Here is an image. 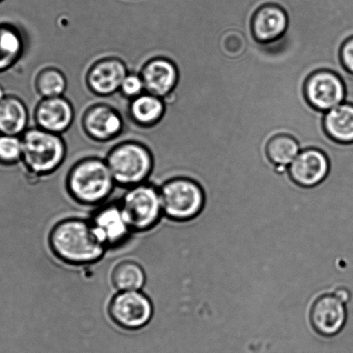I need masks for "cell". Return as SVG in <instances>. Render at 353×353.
<instances>
[{
	"label": "cell",
	"mask_w": 353,
	"mask_h": 353,
	"mask_svg": "<svg viewBox=\"0 0 353 353\" xmlns=\"http://www.w3.org/2000/svg\"><path fill=\"white\" fill-rule=\"evenodd\" d=\"M48 245L59 261L76 268L96 264L108 251L97 237L90 220L81 217L64 218L54 224Z\"/></svg>",
	"instance_id": "6da1fadb"
},
{
	"label": "cell",
	"mask_w": 353,
	"mask_h": 353,
	"mask_svg": "<svg viewBox=\"0 0 353 353\" xmlns=\"http://www.w3.org/2000/svg\"><path fill=\"white\" fill-rule=\"evenodd\" d=\"M116 185L106 160L99 158L79 161L70 169L66 179L69 196L88 207L97 208L108 202Z\"/></svg>",
	"instance_id": "7a4b0ae2"
},
{
	"label": "cell",
	"mask_w": 353,
	"mask_h": 353,
	"mask_svg": "<svg viewBox=\"0 0 353 353\" xmlns=\"http://www.w3.org/2000/svg\"><path fill=\"white\" fill-rule=\"evenodd\" d=\"M24 167L30 174L44 176L53 174L64 163L67 148L60 134L40 128L28 129L22 136Z\"/></svg>",
	"instance_id": "3957f363"
},
{
	"label": "cell",
	"mask_w": 353,
	"mask_h": 353,
	"mask_svg": "<svg viewBox=\"0 0 353 353\" xmlns=\"http://www.w3.org/2000/svg\"><path fill=\"white\" fill-rule=\"evenodd\" d=\"M160 196L164 217L185 223L198 216L205 204V190L195 179L173 176L161 186Z\"/></svg>",
	"instance_id": "277c9868"
},
{
	"label": "cell",
	"mask_w": 353,
	"mask_h": 353,
	"mask_svg": "<svg viewBox=\"0 0 353 353\" xmlns=\"http://www.w3.org/2000/svg\"><path fill=\"white\" fill-rule=\"evenodd\" d=\"M106 162L116 185L130 188L148 181L154 168L151 152L136 141H126L114 147Z\"/></svg>",
	"instance_id": "5b68a950"
},
{
	"label": "cell",
	"mask_w": 353,
	"mask_h": 353,
	"mask_svg": "<svg viewBox=\"0 0 353 353\" xmlns=\"http://www.w3.org/2000/svg\"><path fill=\"white\" fill-rule=\"evenodd\" d=\"M119 202L134 234L154 230L164 217L160 190L148 181L127 188Z\"/></svg>",
	"instance_id": "8992f818"
},
{
	"label": "cell",
	"mask_w": 353,
	"mask_h": 353,
	"mask_svg": "<svg viewBox=\"0 0 353 353\" xmlns=\"http://www.w3.org/2000/svg\"><path fill=\"white\" fill-rule=\"evenodd\" d=\"M107 314L121 330H143L153 319L155 307L150 296L143 290L116 292L107 304Z\"/></svg>",
	"instance_id": "52a82bcc"
},
{
	"label": "cell",
	"mask_w": 353,
	"mask_h": 353,
	"mask_svg": "<svg viewBox=\"0 0 353 353\" xmlns=\"http://www.w3.org/2000/svg\"><path fill=\"white\" fill-rule=\"evenodd\" d=\"M89 220L107 250L122 247L135 234L119 201L97 207Z\"/></svg>",
	"instance_id": "ba28073f"
},
{
	"label": "cell",
	"mask_w": 353,
	"mask_h": 353,
	"mask_svg": "<svg viewBox=\"0 0 353 353\" xmlns=\"http://www.w3.org/2000/svg\"><path fill=\"white\" fill-rule=\"evenodd\" d=\"M305 95L314 109L327 112L345 103V88L342 79L334 72L321 70L307 79Z\"/></svg>",
	"instance_id": "9c48e42d"
},
{
	"label": "cell",
	"mask_w": 353,
	"mask_h": 353,
	"mask_svg": "<svg viewBox=\"0 0 353 353\" xmlns=\"http://www.w3.org/2000/svg\"><path fill=\"white\" fill-rule=\"evenodd\" d=\"M330 171L327 155L316 148L302 150L289 167L290 178L297 185L305 189L319 186Z\"/></svg>",
	"instance_id": "30bf717a"
},
{
	"label": "cell",
	"mask_w": 353,
	"mask_h": 353,
	"mask_svg": "<svg viewBox=\"0 0 353 353\" xmlns=\"http://www.w3.org/2000/svg\"><path fill=\"white\" fill-rule=\"evenodd\" d=\"M145 92L169 99L179 82V70L175 61L169 57L152 59L144 64L140 72Z\"/></svg>",
	"instance_id": "8fae6325"
},
{
	"label": "cell",
	"mask_w": 353,
	"mask_h": 353,
	"mask_svg": "<svg viewBox=\"0 0 353 353\" xmlns=\"http://www.w3.org/2000/svg\"><path fill=\"white\" fill-rule=\"evenodd\" d=\"M347 316L345 303L334 295H325L314 303L310 320L318 334L323 336H334L343 330Z\"/></svg>",
	"instance_id": "7c38bea8"
},
{
	"label": "cell",
	"mask_w": 353,
	"mask_h": 353,
	"mask_svg": "<svg viewBox=\"0 0 353 353\" xmlns=\"http://www.w3.org/2000/svg\"><path fill=\"white\" fill-rule=\"evenodd\" d=\"M128 72L126 64L119 59H102L90 68L86 81L96 95L107 97L120 91Z\"/></svg>",
	"instance_id": "4fadbf2b"
},
{
	"label": "cell",
	"mask_w": 353,
	"mask_h": 353,
	"mask_svg": "<svg viewBox=\"0 0 353 353\" xmlns=\"http://www.w3.org/2000/svg\"><path fill=\"white\" fill-rule=\"evenodd\" d=\"M75 110L72 103L64 97L43 99L35 110V120L40 129L61 134L72 125Z\"/></svg>",
	"instance_id": "5bb4252c"
},
{
	"label": "cell",
	"mask_w": 353,
	"mask_h": 353,
	"mask_svg": "<svg viewBox=\"0 0 353 353\" xmlns=\"http://www.w3.org/2000/svg\"><path fill=\"white\" fill-rule=\"evenodd\" d=\"M82 125L92 139L108 141L122 132L124 122L122 117L113 107L96 105L86 110Z\"/></svg>",
	"instance_id": "9a60e30c"
},
{
	"label": "cell",
	"mask_w": 353,
	"mask_h": 353,
	"mask_svg": "<svg viewBox=\"0 0 353 353\" xmlns=\"http://www.w3.org/2000/svg\"><path fill=\"white\" fill-rule=\"evenodd\" d=\"M288 24V17L282 7L265 5L256 12L252 31L256 39L269 43L280 39L285 34Z\"/></svg>",
	"instance_id": "2e32d148"
},
{
	"label": "cell",
	"mask_w": 353,
	"mask_h": 353,
	"mask_svg": "<svg viewBox=\"0 0 353 353\" xmlns=\"http://www.w3.org/2000/svg\"><path fill=\"white\" fill-rule=\"evenodd\" d=\"M29 112L22 99L6 95L0 102V134L20 137L28 130Z\"/></svg>",
	"instance_id": "e0dca14e"
},
{
	"label": "cell",
	"mask_w": 353,
	"mask_h": 353,
	"mask_svg": "<svg viewBox=\"0 0 353 353\" xmlns=\"http://www.w3.org/2000/svg\"><path fill=\"white\" fill-rule=\"evenodd\" d=\"M110 282L116 292L143 290L147 274L140 262L131 259H122L116 262L111 270Z\"/></svg>",
	"instance_id": "ac0fdd59"
},
{
	"label": "cell",
	"mask_w": 353,
	"mask_h": 353,
	"mask_svg": "<svg viewBox=\"0 0 353 353\" xmlns=\"http://www.w3.org/2000/svg\"><path fill=\"white\" fill-rule=\"evenodd\" d=\"M324 129L337 143H353V105L342 103L325 112Z\"/></svg>",
	"instance_id": "d6986e66"
},
{
	"label": "cell",
	"mask_w": 353,
	"mask_h": 353,
	"mask_svg": "<svg viewBox=\"0 0 353 353\" xmlns=\"http://www.w3.org/2000/svg\"><path fill=\"white\" fill-rule=\"evenodd\" d=\"M166 110L165 100L148 92L131 99L129 107L131 119L143 127H151L160 123Z\"/></svg>",
	"instance_id": "ffe728a7"
},
{
	"label": "cell",
	"mask_w": 353,
	"mask_h": 353,
	"mask_svg": "<svg viewBox=\"0 0 353 353\" xmlns=\"http://www.w3.org/2000/svg\"><path fill=\"white\" fill-rule=\"evenodd\" d=\"M23 50L24 40L19 28L12 23H0V74L12 68Z\"/></svg>",
	"instance_id": "44dd1931"
},
{
	"label": "cell",
	"mask_w": 353,
	"mask_h": 353,
	"mask_svg": "<svg viewBox=\"0 0 353 353\" xmlns=\"http://www.w3.org/2000/svg\"><path fill=\"white\" fill-rule=\"evenodd\" d=\"M300 151L298 141L288 134H279L272 138L267 146L269 160L276 168H289Z\"/></svg>",
	"instance_id": "7402d4cb"
},
{
	"label": "cell",
	"mask_w": 353,
	"mask_h": 353,
	"mask_svg": "<svg viewBox=\"0 0 353 353\" xmlns=\"http://www.w3.org/2000/svg\"><path fill=\"white\" fill-rule=\"evenodd\" d=\"M67 86V79L57 68L43 69L36 79L37 91L43 99L64 97Z\"/></svg>",
	"instance_id": "603a6c76"
},
{
	"label": "cell",
	"mask_w": 353,
	"mask_h": 353,
	"mask_svg": "<svg viewBox=\"0 0 353 353\" xmlns=\"http://www.w3.org/2000/svg\"><path fill=\"white\" fill-rule=\"evenodd\" d=\"M22 138L0 134V164L13 165L22 161Z\"/></svg>",
	"instance_id": "cb8c5ba5"
},
{
	"label": "cell",
	"mask_w": 353,
	"mask_h": 353,
	"mask_svg": "<svg viewBox=\"0 0 353 353\" xmlns=\"http://www.w3.org/2000/svg\"><path fill=\"white\" fill-rule=\"evenodd\" d=\"M121 94L127 99H133L145 92L144 83L140 74L128 72L120 85Z\"/></svg>",
	"instance_id": "d4e9b609"
},
{
	"label": "cell",
	"mask_w": 353,
	"mask_h": 353,
	"mask_svg": "<svg viewBox=\"0 0 353 353\" xmlns=\"http://www.w3.org/2000/svg\"><path fill=\"white\" fill-rule=\"evenodd\" d=\"M341 57L344 68L353 74V37L345 41L342 46Z\"/></svg>",
	"instance_id": "484cf974"
},
{
	"label": "cell",
	"mask_w": 353,
	"mask_h": 353,
	"mask_svg": "<svg viewBox=\"0 0 353 353\" xmlns=\"http://www.w3.org/2000/svg\"><path fill=\"white\" fill-rule=\"evenodd\" d=\"M334 296L340 299L342 303H347L351 300V293L345 288L338 289L334 293Z\"/></svg>",
	"instance_id": "4316f807"
},
{
	"label": "cell",
	"mask_w": 353,
	"mask_h": 353,
	"mask_svg": "<svg viewBox=\"0 0 353 353\" xmlns=\"http://www.w3.org/2000/svg\"><path fill=\"white\" fill-rule=\"evenodd\" d=\"M6 93L5 91V88H3V85L0 84V102L2 101L3 99L6 98Z\"/></svg>",
	"instance_id": "83f0119b"
},
{
	"label": "cell",
	"mask_w": 353,
	"mask_h": 353,
	"mask_svg": "<svg viewBox=\"0 0 353 353\" xmlns=\"http://www.w3.org/2000/svg\"><path fill=\"white\" fill-rule=\"evenodd\" d=\"M3 1H5V0H0V3H1Z\"/></svg>",
	"instance_id": "f1b7e54d"
}]
</instances>
